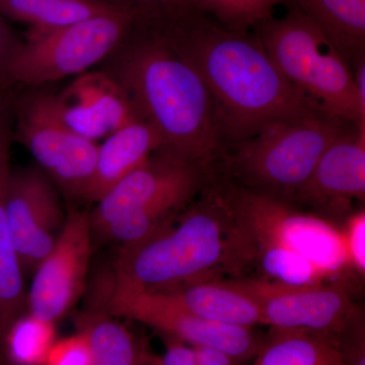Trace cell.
I'll return each mask as SVG.
<instances>
[{
    "label": "cell",
    "instance_id": "29",
    "mask_svg": "<svg viewBox=\"0 0 365 365\" xmlns=\"http://www.w3.org/2000/svg\"><path fill=\"white\" fill-rule=\"evenodd\" d=\"M21 42L20 38L6 23V18L0 14V88L4 86L9 60Z\"/></svg>",
    "mask_w": 365,
    "mask_h": 365
},
{
    "label": "cell",
    "instance_id": "1",
    "mask_svg": "<svg viewBox=\"0 0 365 365\" xmlns=\"http://www.w3.org/2000/svg\"><path fill=\"white\" fill-rule=\"evenodd\" d=\"M158 21L207 86L225 150L277 120L319 108L282 76L253 31L228 30L196 11Z\"/></svg>",
    "mask_w": 365,
    "mask_h": 365
},
{
    "label": "cell",
    "instance_id": "9",
    "mask_svg": "<svg viewBox=\"0 0 365 365\" xmlns=\"http://www.w3.org/2000/svg\"><path fill=\"white\" fill-rule=\"evenodd\" d=\"M14 141L71 200L85 201L98 145L71 130L60 117L56 93L44 86L13 90Z\"/></svg>",
    "mask_w": 365,
    "mask_h": 365
},
{
    "label": "cell",
    "instance_id": "4",
    "mask_svg": "<svg viewBox=\"0 0 365 365\" xmlns=\"http://www.w3.org/2000/svg\"><path fill=\"white\" fill-rule=\"evenodd\" d=\"M234 274L232 218L222 179L212 181L174 220L120 248L110 284L169 292L220 272Z\"/></svg>",
    "mask_w": 365,
    "mask_h": 365
},
{
    "label": "cell",
    "instance_id": "13",
    "mask_svg": "<svg viewBox=\"0 0 365 365\" xmlns=\"http://www.w3.org/2000/svg\"><path fill=\"white\" fill-rule=\"evenodd\" d=\"M6 212L14 249L25 276L51 251L63 227L59 190L37 165L13 170Z\"/></svg>",
    "mask_w": 365,
    "mask_h": 365
},
{
    "label": "cell",
    "instance_id": "23",
    "mask_svg": "<svg viewBox=\"0 0 365 365\" xmlns=\"http://www.w3.org/2000/svg\"><path fill=\"white\" fill-rule=\"evenodd\" d=\"M56 341L55 324L21 314L0 343L7 365H42Z\"/></svg>",
    "mask_w": 365,
    "mask_h": 365
},
{
    "label": "cell",
    "instance_id": "31",
    "mask_svg": "<svg viewBox=\"0 0 365 365\" xmlns=\"http://www.w3.org/2000/svg\"><path fill=\"white\" fill-rule=\"evenodd\" d=\"M360 108L365 112V53L349 62Z\"/></svg>",
    "mask_w": 365,
    "mask_h": 365
},
{
    "label": "cell",
    "instance_id": "28",
    "mask_svg": "<svg viewBox=\"0 0 365 365\" xmlns=\"http://www.w3.org/2000/svg\"><path fill=\"white\" fill-rule=\"evenodd\" d=\"M150 365H197L193 347L168 336L167 349L160 357H148Z\"/></svg>",
    "mask_w": 365,
    "mask_h": 365
},
{
    "label": "cell",
    "instance_id": "18",
    "mask_svg": "<svg viewBox=\"0 0 365 365\" xmlns=\"http://www.w3.org/2000/svg\"><path fill=\"white\" fill-rule=\"evenodd\" d=\"M167 292L191 313L216 323L253 328L264 325L260 307L237 278H209Z\"/></svg>",
    "mask_w": 365,
    "mask_h": 365
},
{
    "label": "cell",
    "instance_id": "20",
    "mask_svg": "<svg viewBox=\"0 0 365 365\" xmlns=\"http://www.w3.org/2000/svg\"><path fill=\"white\" fill-rule=\"evenodd\" d=\"M123 9L128 7L109 0H0V14L30 25L29 35L52 32Z\"/></svg>",
    "mask_w": 365,
    "mask_h": 365
},
{
    "label": "cell",
    "instance_id": "32",
    "mask_svg": "<svg viewBox=\"0 0 365 365\" xmlns=\"http://www.w3.org/2000/svg\"><path fill=\"white\" fill-rule=\"evenodd\" d=\"M0 365H7L6 359H4V353H2L1 347H0Z\"/></svg>",
    "mask_w": 365,
    "mask_h": 365
},
{
    "label": "cell",
    "instance_id": "17",
    "mask_svg": "<svg viewBox=\"0 0 365 365\" xmlns=\"http://www.w3.org/2000/svg\"><path fill=\"white\" fill-rule=\"evenodd\" d=\"M163 146L165 143L158 131L141 119L107 137L104 143L98 145L97 163L86 202L97 203L151 153Z\"/></svg>",
    "mask_w": 365,
    "mask_h": 365
},
{
    "label": "cell",
    "instance_id": "8",
    "mask_svg": "<svg viewBox=\"0 0 365 365\" xmlns=\"http://www.w3.org/2000/svg\"><path fill=\"white\" fill-rule=\"evenodd\" d=\"M137 16L133 9H123L52 32L29 35L9 60L0 90L40 88L85 73L114 51Z\"/></svg>",
    "mask_w": 365,
    "mask_h": 365
},
{
    "label": "cell",
    "instance_id": "24",
    "mask_svg": "<svg viewBox=\"0 0 365 365\" xmlns=\"http://www.w3.org/2000/svg\"><path fill=\"white\" fill-rule=\"evenodd\" d=\"M192 11L205 14L218 25L235 32H251L273 16L284 0H187Z\"/></svg>",
    "mask_w": 365,
    "mask_h": 365
},
{
    "label": "cell",
    "instance_id": "16",
    "mask_svg": "<svg viewBox=\"0 0 365 365\" xmlns=\"http://www.w3.org/2000/svg\"><path fill=\"white\" fill-rule=\"evenodd\" d=\"M14 141L13 104L0 93V343L16 319L26 313L25 273L14 249L6 212L11 179V150Z\"/></svg>",
    "mask_w": 365,
    "mask_h": 365
},
{
    "label": "cell",
    "instance_id": "15",
    "mask_svg": "<svg viewBox=\"0 0 365 365\" xmlns=\"http://www.w3.org/2000/svg\"><path fill=\"white\" fill-rule=\"evenodd\" d=\"M56 106L64 123L93 143L141 119L121 86L104 71L81 74L57 93Z\"/></svg>",
    "mask_w": 365,
    "mask_h": 365
},
{
    "label": "cell",
    "instance_id": "26",
    "mask_svg": "<svg viewBox=\"0 0 365 365\" xmlns=\"http://www.w3.org/2000/svg\"><path fill=\"white\" fill-rule=\"evenodd\" d=\"M133 9L139 16L155 21H174L192 13L187 0H113Z\"/></svg>",
    "mask_w": 365,
    "mask_h": 365
},
{
    "label": "cell",
    "instance_id": "27",
    "mask_svg": "<svg viewBox=\"0 0 365 365\" xmlns=\"http://www.w3.org/2000/svg\"><path fill=\"white\" fill-rule=\"evenodd\" d=\"M42 365H93L85 336L78 332L55 341Z\"/></svg>",
    "mask_w": 365,
    "mask_h": 365
},
{
    "label": "cell",
    "instance_id": "12",
    "mask_svg": "<svg viewBox=\"0 0 365 365\" xmlns=\"http://www.w3.org/2000/svg\"><path fill=\"white\" fill-rule=\"evenodd\" d=\"M90 211L71 209L51 251L32 274L26 312L55 324L81 297L93 248Z\"/></svg>",
    "mask_w": 365,
    "mask_h": 365
},
{
    "label": "cell",
    "instance_id": "22",
    "mask_svg": "<svg viewBox=\"0 0 365 365\" xmlns=\"http://www.w3.org/2000/svg\"><path fill=\"white\" fill-rule=\"evenodd\" d=\"M254 365H348L335 341L304 331H276L262 342Z\"/></svg>",
    "mask_w": 365,
    "mask_h": 365
},
{
    "label": "cell",
    "instance_id": "11",
    "mask_svg": "<svg viewBox=\"0 0 365 365\" xmlns=\"http://www.w3.org/2000/svg\"><path fill=\"white\" fill-rule=\"evenodd\" d=\"M114 317H125L157 329L191 347L222 350L244 361L257 354L262 341L253 328L208 321L191 313L167 292L110 284L96 306Z\"/></svg>",
    "mask_w": 365,
    "mask_h": 365
},
{
    "label": "cell",
    "instance_id": "5",
    "mask_svg": "<svg viewBox=\"0 0 365 365\" xmlns=\"http://www.w3.org/2000/svg\"><path fill=\"white\" fill-rule=\"evenodd\" d=\"M216 174V163L160 148L122 179L90 211L93 239L131 246L174 220Z\"/></svg>",
    "mask_w": 365,
    "mask_h": 365
},
{
    "label": "cell",
    "instance_id": "19",
    "mask_svg": "<svg viewBox=\"0 0 365 365\" xmlns=\"http://www.w3.org/2000/svg\"><path fill=\"white\" fill-rule=\"evenodd\" d=\"M306 16L348 63L365 53V0H284Z\"/></svg>",
    "mask_w": 365,
    "mask_h": 365
},
{
    "label": "cell",
    "instance_id": "7",
    "mask_svg": "<svg viewBox=\"0 0 365 365\" xmlns=\"http://www.w3.org/2000/svg\"><path fill=\"white\" fill-rule=\"evenodd\" d=\"M278 71L331 116L365 124L351 67L306 16L288 9L282 18L253 29Z\"/></svg>",
    "mask_w": 365,
    "mask_h": 365
},
{
    "label": "cell",
    "instance_id": "14",
    "mask_svg": "<svg viewBox=\"0 0 365 365\" xmlns=\"http://www.w3.org/2000/svg\"><path fill=\"white\" fill-rule=\"evenodd\" d=\"M364 198L365 124L350 123L327 148L289 203L336 222Z\"/></svg>",
    "mask_w": 365,
    "mask_h": 365
},
{
    "label": "cell",
    "instance_id": "25",
    "mask_svg": "<svg viewBox=\"0 0 365 365\" xmlns=\"http://www.w3.org/2000/svg\"><path fill=\"white\" fill-rule=\"evenodd\" d=\"M341 237L348 264L353 274L364 277L365 274V212L364 209L353 210L343 218Z\"/></svg>",
    "mask_w": 365,
    "mask_h": 365
},
{
    "label": "cell",
    "instance_id": "2",
    "mask_svg": "<svg viewBox=\"0 0 365 365\" xmlns=\"http://www.w3.org/2000/svg\"><path fill=\"white\" fill-rule=\"evenodd\" d=\"M103 62L102 71L121 86L165 148L191 160H220L225 145L207 86L158 21L137 16Z\"/></svg>",
    "mask_w": 365,
    "mask_h": 365
},
{
    "label": "cell",
    "instance_id": "30",
    "mask_svg": "<svg viewBox=\"0 0 365 365\" xmlns=\"http://www.w3.org/2000/svg\"><path fill=\"white\" fill-rule=\"evenodd\" d=\"M197 365H241L237 357L210 347H193Z\"/></svg>",
    "mask_w": 365,
    "mask_h": 365
},
{
    "label": "cell",
    "instance_id": "3",
    "mask_svg": "<svg viewBox=\"0 0 365 365\" xmlns=\"http://www.w3.org/2000/svg\"><path fill=\"white\" fill-rule=\"evenodd\" d=\"M220 176L232 218L234 275L253 268V279L267 282L346 284V276L353 272L340 225Z\"/></svg>",
    "mask_w": 365,
    "mask_h": 365
},
{
    "label": "cell",
    "instance_id": "10",
    "mask_svg": "<svg viewBox=\"0 0 365 365\" xmlns=\"http://www.w3.org/2000/svg\"><path fill=\"white\" fill-rule=\"evenodd\" d=\"M260 307L264 325L276 331H304L342 347L361 332V316L345 283L285 285L237 278Z\"/></svg>",
    "mask_w": 365,
    "mask_h": 365
},
{
    "label": "cell",
    "instance_id": "21",
    "mask_svg": "<svg viewBox=\"0 0 365 365\" xmlns=\"http://www.w3.org/2000/svg\"><path fill=\"white\" fill-rule=\"evenodd\" d=\"M78 332L85 336L93 365H143L146 354L133 334L104 309L79 314Z\"/></svg>",
    "mask_w": 365,
    "mask_h": 365
},
{
    "label": "cell",
    "instance_id": "6",
    "mask_svg": "<svg viewBox=\"0 0 365 365\" xmlns=\"http://www.w3.org/2000/svg\"><path fill=\"white\" fill-rule=\"evenodd\" d=\"M350 123L321 108L277 120L225 150L216 168L235 184L290 202Z\"/></svg>",
    "mask_w": 365,
    "mask_h": 365
},
{
    "label": "cell",
    "instance_id": "33",
    "mask_svg": "<svg viewBox=\"0 0 365 365\" xmlns=\"http://www.w3.org/2000/svg\"><path fill=\"white\" fill-rule=\"evenodd\" d=\"M148 360H146V361H145V362H144V364H143V365H150V364H148Z\"/></svg>",
    "mask_w": 365,
    "mask_h": 365
}]
</instances>
